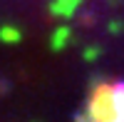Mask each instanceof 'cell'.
Segmentation results:
<instances>
[{"label": "cell", "instance_id": "6da1fadb", "mask_svg": "<svg viewBox=\"0 0 124 122\" xmlns=\"http://www.w3.org/2000/svg\"><path fill=\"white\" fill-rule=\"evenodd\" d=\"M87 120L89 122H114V102H112V85H99L87 107Z\"/></svg>", "mask_w": 124, "mask_h": 122}, {"label": "cell", "instance_id": "7a4b0ae2", "mask_svg": "<svg viewBox=\"0 0 124 122\" xmlns=\"http://www.w3.org/2000/svg\"><path fill=\"white\" fill-rule=\"evenodd\" d=\"M77 3H79V0H65V3H60V5L55 3V10H60V13H70V8L77 5Z\"/></svg>", "mask_w": 124, "mask_h": 122}, {"label": "cell", "instance_id": "3957f363", "mask_svg": "<svg viewBox=\"0 0 124 122\" xmlns=\"http://www.w3.org/2000/svg\"><path fill=\"white\" fill-rule=\"evenodd\" d=\"M117 122H119V120H117Z\"/></svg>", "mask_w": 124, "mask_h": 122}]
</instances>
